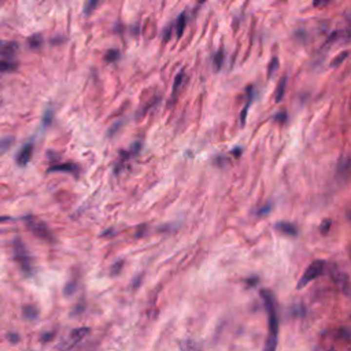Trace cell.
<instances>
[{
    "label": "cell",
    "mask_w": 351,
    "mask_h": 351,
    "mask_svg": "<svg viewBox=\"0 0 351 351\" xmlns=\"http://www.w3.org/2000/svg\"><path fill=\"white\" fill-rule=\"evenodd\" d=\"M287 77H283L277 85V91H276V102L280 103L283 99H284L285 95V87H287Z\"/></svg>",
    "instance_id": "cell-15"
},
{
    "label": "cell",
    "mask_w": 351,
    "mask_h": 351,
    "mask_svg": "<svg viewBox=\"0 0 351 351\" xmlns=\"http://www.w3.org/2000/svg\"><path fill=\"white\" fill-rule=\"evenodd\" d=\"M10 219H11L10 217H1L0 215V222H6V221H10Z\"/></svg>",
    "instance_id": "cell-30"
},
{
    "label": "cell",
    "mask_w": 351,
    "mask_h": 351,
    "mask_svg": "<svg viewBox=\"0 0 351 351\" xmlns=\"http://www.w3.org/2000/svg\"><path fill=\"white\" fill-rule=\"evenodd\" d=\"M8 340H10L11 343H17V342H20V336H18L17 333H10V335H8Z\"/></svg>",
    "instance_id": "cell-27"
},
{
    "label": "cell",
    "mask_w": 351,
    "mask_h": 351,
    "mask_svg": "<svg viewBox=\"0 0 351 351\" xmlns=\"http://www.w3.org/2000/svg\"><path fill=\"white\" fill-rule=\"evenodd\" d=\"M324 268H325V262H324V261H314V262L307 268L306 272L303 273V276L300 277L299 283H298V288H299V290L303 288L305 285L312 283L315 277H318L320 274H322Z\"/></svg>",
    "instance_id": "cell-4"
},
{
    "label": "cell",
    "mask_w": 351,
    "mask_h": 351,
    "mask_svg": "<svg viewBox=\"0 0 351 351\" xmlns=\"http://www.w3.org/2000/svg\"><path fill=\"white\" fill-rule=\"evenodd\" d=\"M23 221H25V224H26V228H28L35 236L43 239V240L54 241V236H52L51 231L48 229V227L44 224L43 221L37 219L36 217H33V215H26V217L23 218Z\"/></svg>",
    "instance_id": "cell-3"
},
{
    "label": "cell",
    "mask_w": 351,
    "mask_h": 351,
    "mask_svg": "<svg viewBox=\"0 0 351 351\" xmlns=\"http://www.w3.org/2000/svg\"><path fill=\"white\" fill-rule=\"evenodd\" d=\"M51 121H52V110L48 109L45 111V114H44L43 125L44 126H48V125L51 124Z\"/></svg>",
    "instance_id": "cell-24"
},
{
    "label": "cell",
    "mask_w": 351,
    "mask_h": 351,
    "mask_svg": "<svg viewBox=\"0 0 351 351\" xmlns=\"http://www.w3.org/2000/svg\"><path fill=\"white\" fill-rule=\"evenodd\" d=\"M276 228H277L280 232H283V234H290V236H295V234H298V229L295 228V225L288 224V222H278Z\"/></svg>",
    "instance_id": "cell-14"
},
{
    "label": "cell",
    "mask_w": 351,
    "mask_h": 351,
    "mask_svg": "<svg viewBox=\"0 0 351 351\" xmlns=\"http://www.w3.org/2000/svg\"><path fill=\"white\" fill-rule=\"evenodd\" d=\"M184 78H185V74L184 72H180V73L176 76L175 82H173V92H172V100H175V98H177L180 89L183 87L184 84Z\"/></svg>",
    "instance_id": "cell-13"
},
{
    "label": "cell",
    "mask_w": 351,
    "mask_h": 351,
    "mask_svg": "<svg viewBox=\"0 0 351 351\" xmlns=\"http://www.w3.org/2000/svg\"><path fill=\"white\" fill-rule=\"evenodd\" d=\"M332 0H313V6L314 7H324V6H327L329 4Z\"/></svg>",
    "instance_id": "cell-25"
},
{
    "label": "cell",
    "mask_w": 351,
    "mask_h": 351,
    "mask_svg": "<svg viewBox=\"0 0 351 351\" xmlns=\"http://www.w3.org/2000/svg\"><path fill=\"white\" fill-rule=\"evenodd\" d=\"M119 266H122V262H118V263H116L114 266H113V269H114V271H113V274H117L118 272H119V269H118Z\"/></svg>",
    "instance_id": "cell-29"
},
{
    "label": "cell",
    "mask_w": 351,
    "mask_h": 351,
    "mask_svg": "<svg viewBox=\"0 0 351 351\" xmlns=\"http://www.w3.org/2000/svg\"><path fill=\"white\" fill-rule=\"evenodd\" d=\"M32 155H33V144L28 143V144L22 147L21 151L17 155V163L20 166H26L32 159Z\"/></svg>",
    "instance_id": "cell-6"
},
{
    "label": "cell",
    "mask_w": 351,
    "mask_h": 351,
    "mask_svg": "<svg viewBox=\"0 0 351 351\" xmlns=\"http://www.w3.org/2000/svg\"><path fill=\"white\" fill-rule=\"evenodd\" d=\"M1 44H3V41H0V45H1Z\"/></svg>",
    "instance_id": "cell-32"
},
{
    "label": "cell",
    "mask_w": 351,
    "mask_h": 351,
    "mask_svg": "<svg viewBox=\"0 0 351 351\" xmlns=\"http://www.w3.org/2000/svg\"><path fill=\"white\" fill-rule=\"evenodd\" d=\"M23 315H25L28 320H36L37 315H39V310H37L36 306L28 305V306L23 307Z\"/></svg>",
    "instance_id": "cell-16"
},
{
    "label": "cell",
    "mask_w": 351,
    "mask_h": 351,
    "mask_svg": "<svg viewBox=\"0 0 351 351\" xmlns=\"http://www.w3.org/2000/svg\"><path fill=\"white\" fill-rule=\"evenodd\" d=\"M11 143H13V139H3L0 141V151L1 153H4V151H7L10 146H11Z\"/></svg>",
    "instance_id": "cell-23"
},
{
    "label": "cell",
    "mask_w": 351,
    "mask_h": 351,
    "mask_svg": "<svg viewBox=\"0 0 351 351\" xmlns=\"http://www.w3.org/2000/svg\"><path fill=\"white\" fill-rule=\"evenodd\" d=\"M99 3H100V0H87L85 7H84V13L87 15L92 14L95 11V8L99 6Z\"/></svg>",
    "instance_id": "cell-18"
},
{
    "label": "cell",
    "mask_w": 351,
    "mask_h": 351,
    "mask_svg": "<svg viewBox=\"0 0 351 351\" xmlns=\"http://www.w3.org/2000/svg\"><path fill=\"white\" fill-rule=\"evenodd\" d=\"M222 63H224V51L222 50H219V51L215 52V55H214V59H213V65H214V70L218 73L219 70H221V67H222Z\"/></svg>",
    "instance_id": "cell-17"
},
{
    "label": "cell",
    "mask_w": 351,
    "mask_h": 351,
    "mask_svg": "<svg viewBox=\"0 0 351 351\" xmlns=\"http://www.w3.org/2000/svg\"><path fill=\"white\" fill-rule=\"evenodd\" d=\"M197 1H199V4H203V3H206L207 0H197Z\"/></svg>",
    "instance_id": "cell-31"
},
{
    "label": "cell",
    "mask_w": 351,
    "mask_h": 351,
    "mask_svg": "<svg viewBox=\"0 0 351 351\" xmlns=\"http://www.w3.org/2000/svg\"><path fill=\"white\" fill-rule=\"evenodd\" d=\"M52 337H54V333H52V332H51V333H45V335H44V336L41 337V342H44V343H45V342L51 340Z\"/></svg>",
    "instance_id": "cell-28"
},
{
    "label": "cell",
    "mask_w": 351,
    "mask_h": 351,
    "mask_svg": "<svg viewBox=\"0 0 351 351\" xmlns=\"http://www.w3.org/2000/svg\"><path fill=\"white\" fill-rule=\"evenodd\" d=\"M18 51L17 43H3L0 45V59H13Z\"/></svg>",
    "instance_id": "cell-7"
},
{
    "label": "cell",
    "mask_w": 351,
    "mask_h": 351,
    "mask_svg": "<svg viewBox=\"0 0 351 351\" xmlns=\"http://www.w3.org/2000/svg\"><path fill=\"white\" fill-rule=\"evenodd\" d=\"M347 57H349V51H343L342 54H339L336 58L332 60V67H337V66L342 65L344 60L347 59Z\"/></svg>",
    "instance_id": "cell-20"
},
{
    "label": "cell",
    "mask_w": 351,
    "mask_h": 351,
    "mask_svg": "<svg viewBox=\"0 0 351 351\" xmlns=\"http://www.w3.org/2000/svg\"><path fill=\"white\" fill-rule=\"evenodd\" d=\"M118 58H119V51H118V50H110V51L107 52V57H106V59H107L109 62H116Z\"/></svg>",
    "instance_id": "cell-22"
},
{
    "label": "cell",
    "mask_w": 351,
    "mask_h": 351,
    "mask_svg": "<svg viewBox=\"0 0 351 351\" xmlns=\"http://www.w3.org/2000/svg\"><path fill=\"white\" fill-rule=\"evenodd\" d=\"M28 43H29L32 48H37V47H40L41 43H43V37L40 36V35H33L32 37H29Z\"/></svg>",
    "instance_id": "cell-21"
},
{
    "label": "cell",
    "mask_w": 351,
    "mask_h": 351,
    "mask_svg": "<svg viewBox=\"0 0 351 351\" xmlns=\"http://www.w3.org/2000/svg\"><path fill=\"white\" fill-rule=\"evenodd\" d=\"M253 100H254V87H253V85H250V87H247V103H246V106L243 107V110H241V113H240V124L241 125L246 124L247 114H249L250 106H251Z\"/></svg>",
    "instance_id": "cell-8"
},
{
    "label": "cell",
    "mask_w": 351,
    "mask_h": 351,
    "mask_svg": "<svg viewBox=\"0 0 351 351\" xmlns=\"http://www.w3.org/2000/svg\"><path fill=\"white\" fill-rule=\"evenodd\" d=\"M261 296L265 300V307L268 312V321H269V337L266 340V346L263 351H276L277 347V333H278V318L276 306H274V300L269 291L262 290Z\"/></svg>",
    "instance_id": "cell-1"
},
{
    "label": "cell",
    "mask_w": 351,
    "mask_h": 351,
    "mask_svg": "<svg viewBox=\"0 0 351 351\" xmlns=\"http://www.w3.org/2000/svg\"><path fill=\"white\" fill-rule=\"evenodd\" d=\"M185 26H187V14L183 13V14L178 15V18L176 20V23H175L176 33H177V37H178V39L183 36Z\"/></svg>",
    "instance_id": "cell-12"
},
{
    "label": "cell",
    "mask_w": 351,
    "mask_h": 351,
    "mask_svg": "<svg viewBox=\"0 0 351 351\" xmlns=\"http://www.w3.org/2000/svg\"><path fill=\"white\" fill-rule=\"evenodd\" d=\"M48 172H66V173H72V175H78V166L74 163H62V165H55L48 169Z\"/></svg>",
    "instance_id": "cell-9"
},
{
    "label": "cell",
    "mask_w": 351,
    "mask_h": 351,
    "mask_svg": "<svg viewBox=\"0 0 351 351\" xmlns=\"http://www.w3.org/2000/svg\"><path fill=\"white\" fill-rule=\"evenodd\" d=\"M14 258L17 262L20 263L21 269L26 276H30L33 273V266H32V259H30L28 250L25 249V244L22 243L21 239H17L14 241Z\"/></svg>",
    "instance_id": "cell-2"
},
{
    "label": "cell",
    "mask_w": 351,
    "mask_h": 351,
    "mask_svg": "<svg viewBox=\"0 0 351 351\" xmlns=\"http://www.w3.org/2000/svg\"><path fill=\"white\" fill-rule=\"evenodd\" d=\"M88 333H89V328H78V329H74L73 332L70 333V337H69V340L65 342V343L60 344V347H59V351H69L73 346L81 342L84 337L87 336Z\"/></svg>",
    "instance_id": "cell-5"
},
{
    "label": "cell",
    "mask_w": 351,
    "mask_h": 351,
    "mask_svg": "<svg viewBox=\"0 0 351 351\" xmlns=\"http://www.w3.org/2000/svg\"><path fill=\"white\" fill-rule=\"evenodd\" d=\"M278 69V59L274 57V58L272 59L271 63H269V67H268V77L272 78L273 77V74L277 72Z\"/></svg>",
    "instance_id": "cell-19"
},
{
    "label": "cell",
    "mask_w": 351,
    "mask_h": 351,
    "mask_svg": "<svg viewBox=\"0 0 351 351\" xmlns=\"http://www.w3.org/2000/svg\"><path fill=\"white\" fill-rule=\"evenodd\" d=\"M335 283H336L337 288L342 291V292L347 293L349 292V287H350V281H349V276L344 274V273H337L335 276Z\"/></svg>",
    "instance_id": "cell-10"
},
{
    "label": "cell",
    "mask_w": 351,
    "mask_h": 351,
    "mask_svg": "<svg viewBox=\"0 0 351 351\" xmlns=\"http://www.w3.org/2000/svg\"><path fill=\"white\" fill-rule=\"evenodd\" d=\"M329 228H331V219H325V221H322L321 234H327V232H328Z\"/></svg>",
    "instance_id": "cell-26"
},
{
    "label": "cell",
    "mask_w": 351,
    "mask_h": 351,
    "mask_svg": "<svg viewBox=\"0 0 351 351\" xmlns=\"http://www.w3.org/2000/svg\"><path fill=\"white\" fill-rule=\"evenodd\" d=\"M17 69H18V63L13 59H0V72L10 73V72H15Z\"/></svg>",
    "instance_id": "cell-11"
}]
</instances>
